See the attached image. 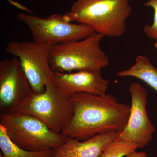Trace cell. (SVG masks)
I'll use <instances>...</instances> for the list:
<instances>
[{"instance_id":"cell-2","label":"cell","mask_w":157,"mask_h":157,"mask_svg":"<svg viewBox=\"0 0 157 157\" xmlns=\"http://www.w3.org/2000/svg\"><path fill=\"white\" fill-rule=\"evenodd\" d=\"M130 0H77L64 14L70 22L90 26L96 33L109 38L122 36L132 13Z\"/></svg>"},{"instance_id":"cell-11","label":"cell","mask_w":157,"mask_h":157,"mask_svg":"<svg viewBox=\"0 0 157 157\" xmlns=\"http://www.w3.org/2000/svg\"><path fill=\"white\" fill-rule=\"evenodd\" d=\"M120 133L98 134L84 140L68 137L62 146L53 150L52 157H101L105 149Z\"/></svg>"},{"instance_id":"cell-13","label":"cell","mask_w":157,"mask_h":157,"mask_svg":"<svg viewBox=\"0 0 157 157\" xmlns=\"http://www.w3.org/2000/svg\"><path fill=\"white\" fill-rule=\"evenodd\" d=\"M0 157H52L53 150L31 151L15 144L7 135L6 129L0 124Z\"/></svg>"},{"instance_id":"cell-14","label":"cell","mask_w":157,"mask_h":157,"mask_svg":"<svg viewBox=\"0 0 157 157\" xmlns=\"http://www.w3.org/2000/svg\"><path fill=\"white\" fill-rule=\"evenodd\" d=\"M138 148L135 144L115 139L105 149L101 157H124L132 154Z\"/></svg>"},{"instance_id":"cell-12","label":"cell","mask_w":157,"mask_h":157,"mask_svg":"<svg viewBox=\"0 0 157 157\" xmlns=\"http://www.w3.org/2000/svg\"><path fill=\"white\" fill-rule=\"evenodd\" d=\"M119 77H133L147 83L157 92V69L147 56L138 55L136 63L131 68L117 73Z\"/></svg>"},{"instance_id":"cell-7","label":"cell","mask_w":157,"mask_h":157,"mask_svg":"<svg viewBox=\"0 0 157 157\" xmlns=\"http://www.w3.org/2000/svg\"><path fill=\"white\" fill-rule=\"evenodd\" d=\"M51 48L34 41H12L6 46V52L18 59L34 93H43L46 86L53 82L49 60Z\"/></svg>"},{"instance_id":"cell-15","label":"cell","mask_w":157,"mask_h":157,"mask_svg":"<svg viewBox=\"0 0 157 157\" xmlns=\"http://www.w3.org/2000/svg\"><path fill=\"white\" fill-rule=\"evenodd\" d=\"M145 7H151L154 11L153 22L151 25L146 24L143 31L150 39H157V0H148L144 5Z\"/></svg>"},{"instance_id":"cell-8","label":"cell","mask_w":157,"mask_h":157,"mask_svg":"<svg viewBox=\"0 0 157 157\" xmlns=\"http://www.w3.org/2000/svg\"><path fill=\"white\" fill-rule=\"evenodd\" d=\"M33 92L17 57L0 62V112L10 114L17 109Z\"/></svg>"},{"instance_id":"cell-10","label":"cell","mask_w":157,"mask_h":157,"mask_svg":"<svg viewBox=\"0 0 157 157\" xmlns=\"http://www.w3.org/2000/svg\"><path fill=\"white\" fill-rule=\"evenodd\" d=\"M53 82L66 94L87 93L98 95L107 94L109 82L102 77L101 70L71 73L54 72Z\"/></svg>"},{"instance_id":"cell-5","label":"cell","mask_w":157,"mask_h":157,"mask_svg":"<svg viewBox=\"0 0 157 157\" xmlns=\"http://www.w3.org/2000/svg\"><path fill=\"white\" fill-rule=\"evenodd\" d=\"M16 112L33 116L54 132L62 133L73 118L74 106L71 96L52 82L43 93L32 92Z\"/></svg>"},{"instance_id":"cell-6","label":"cell","mask_w":157,"mask_h":157,"mask_svg":"<svg viewBox=\"0 0 157 157\" xmlns=\"http://www.w3.org/2000/svg\"><path fill=\"white\" fill-rule=\"evenodd\" d=\"M17 19L29 29L33 41L51 46L82 40L96 33L90 26L67 21L64 14H53L41 18L20 13Z\"/></svg>"},{"instance_id":"cell-4","label":"cell","mask_w":157,"mask_h":157,"mask_svg":"<svg viewBox=\"0 0 157 157\" xmlns=\"http://www.w3.org/2000/svg\"><path fill=\"white\" fill-rule=\"evenodd\" d=\"M0 124L15 144L29 151L53 150L68 138L54 132L36 118L21 113L1 114Z\"/></svg>"},{"instance_id":"cell-16","label":"cell","mask_w":157,"mask_h":157,"mask_svg":"<svg viewBox=\"0 0 157 157\" xmlns=\"http://www.w3.org/2000/svg\"><path fill=\"white\" fill-rule=\"evenodd\" d=\"M156 40V41H155V42L154 45H155V48H156V50H157V39H156V40Z\"/></svg>"},{"instance_id":"cell-9","label":"cell","mask_w":157,"mask_h":157,"mask_svg":"<svg viewBox=\"0 0 157 157\" xmlns=\"http://www.w3.org/2000/svg\"><path fill=\"white\" fill-rule=\"evenodd\" d=\"M129 90L132 101L128 121L115 140L132 142L142 148L151 140L155 128L147 115L145 89L140 83L133 82Z\"/></svg>"},{"instance_id":"cell-1","label":"cell","mask_w":157,"mask_h":157,"mask_svg":"<svg viewBox=\"0 0 157 157\" xmlns=\"http://www.w3.org/2000/svg\"><path fill=\"white\" fill-rule=\"evenodd\" d=\"M71 98L74 113L62 133L66 137L86 140L98 134L121 132L128 123L131 106L119 102L111 94L80 93Z\"/></svg>"},{"instance_id":"cell-3","label":"cell","mask_w":157,"mask_h":157,"mask_svg":"<svg viewBox=\"0 0 157 157\" xmlns=\"http://www.w3.org/2000/svg\"><path fill=\"white\" fill-rule=\"evenodd\" d=\"M104 36L95 33L85 39L51 46L49 64L53 72L97 71L108 67V56L101 49Z\"/></svg>"}]
</instances>
